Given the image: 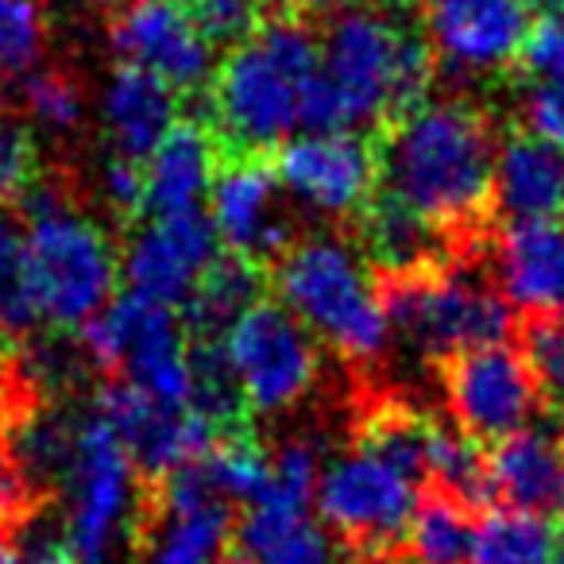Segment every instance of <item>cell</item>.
Segmentation results:
<instances>
[{"instance_id":"6da1fadb","label":"cell","mask_w":564,"mask_h":564,"mask_svg":"<svg viewBox=\"0 0 564 564\" xmlns=\"http://www.w3.org/2000/svg\"><path fill=\"white\" fill-rule=\"evenodd\" d=\"M383 189L422 213L448 240H468L495 209V135L468 101H425L379 140Z\"/></svg>"},{"instance_id":"7a4b0ae2","label":"cell","mask_w":564,"mask_h":564,"mask_svg":"<svg viewBox=\"0 0 564 564\" xmlns=\"http://www.w3.org/2000/svg\"><path fill=\"white\" fill-rule=\"evenodd\" d=\"M433 74L437 55L425 35L379 9L345 12L325 32L302 132H383L430 101Z\"/></svg>"},{"instance_id":"3957f363","label":"cell","mask_w":564,"mask_h":564,"mask_svg":"<svg viewBox=\"0 0 564 564\" xmlns=\"http://www.w3.org/2000/svg\"><path fill=\"white\" fill-rule=\"evenodd\" d=\"M322 43L302 17L263 20L251 40L228 51L209 78L213 132L225 151L267 155L302 132L306 94L317 78Z\"/></svg>"},{"instance_id":"277c9868","label":"cell","mask_w":564,"mask_h":564,"mask_svg":"<svg viewBox=\"0 0 564 564\" xmlns=\"http://www.w3.org/2000/svg\"><path fill=\"white\" fill-rule=\"evenodd\" d=\"M28 294L35 322L55 333H78L120 294V251L94 217L51 182H40L24 202Z\"/></svg>"},{"instance_id":"5b68a950","label":"cell","mask_w":564,"mask_h":564,"mask_svg":"<svg viewBox=\"0 0 564 564\" xmlns=\"http://www.w3.org/2000/svg\"><path fill=\"white\" fill-rule=\"evenodd\" d=\"M356 243L333 232L294 240L271 267L279 306L348 364H376L394 340L379 279Z\"/></svg>"},{"instance_id":"8992f818","label":"cell","mask_w":564,"mask_h":564,"mask_svg":"<svg viewBox=\"0 0 564 564\" xmlns=\"http://www.w3.org/2000/svg\"><path fill=\"white\" fill-rule=\"evenodd\" d=\"M58 487L66 499L63 545L74 564H132L140 556L148 530L140 468L94 410L78 417Z\"/></svg>"},{"instance_id":"52a82bcc","label":"cell","mask_w":564,"mask_h":564,"mask_svg":"<svg viewBox=\"0 0 564 564\" xmlns=\"http://www.w3.org/2000/svg\"><path fill=\"white\" fill-rule=\"evenodd\" d=\"M391 333L433 364L487 345H507L514 329V306L502 299L499 282L479 267L437 263L414 274L379 279Z\"/></svg>"},{"instance_id":"ba28073f","label":"cell","mask_w":564,"mask_h":564,"mask_svg":"<svg viewBox=\"0 0 564 564\" xmlns=\"http://www.w3.org/2000/svg\"><path fill=\"white\" fill-rule=\"evenodd\" d=\"M78 345L89 368L120 371V379L166 406H189L194 394L189 333L174 310L124 291L86 329H78Z\"/></svg>"},{"instance_id":"9c48e42d","label":"cell","mask_w":564,"mask_h":564,"mask_svg":"<svg viewBox=\"0 0 564 564\" xmlns=\"http://www.w3.org/2000/svg\"><path fill=\"white\" fill-rule=\"evenodd\" d=\"M422 499V479L410 476L391 456L356 441L322 468L314 510L325 530L360 549H387L402 541L406 522Z\"/></svg>"},{"instance_id":"30bf717a","label":"cell","mask_w":564,"mask_h":564,"mask_svg":"<svg viewBox=\"0 0 564 564\" xmlns=\"http://www.w3.org/2000/svg\"><path fill=\"white\" fill-rule=\"evenodd\" d=\"M220 345L248 414H282L299 406L322 376L317 337L279 302L259 299Z\"/></svg>"},{"instance_id":"8fae6325","label":"cell","mask_w":564,"mask_h":564,"mask_svg":"<svg viewBox=\"0 0 564 564\" xmlns=\"http://www.w3.org/2000/svg\"><path fill=\"white\" fill-rule=\"evenodd\" d=\"M94 414L117 433L120 445L128 448V456L140 468V476L155 479V484L174 476L178 468L197 464L225 437V430L202 417L197 410L166 406V402L143 394L128 379H105L97 387Z\"/></svg>"},{"instance_id":"7c38bea8","label":"cell","mask_w":564,"mask_h":564,"mask_svg":"<svg viewBox=\"0 0 564 564\" xmlns=\"http://www.w3.org/2000/svg\"><path fill=\"white\" fill-rule=\"evenodd\" d=\"M286 197L333 220H352L379 189V151L360 132H299L274 155Z\"/></svg>"},{"instance_id":"4fadbf2b","label":"cell","mask_w":564,"mask_h":564,"mask_svg":"<svg viewBox=\"0 0 564 564\" xmlns=\"http://www.w3.org/2000/svg\"><path fill=\"white\" fill-rule=\"evenodd\" d=\"M441 383L453 422L476 441H502L525 430L538 410V383L518 348L487 345L441 364Z\"/></svg>"},{"instance_id":"5bb4252c","label":"cell","mask_w":564,"mask_h":564,"mask_svg":"<svg viewBox=\"0 0 564 564\" xmlns=\"http://www.w3.org/2000/svg\"><path fill=\"white\" fill-rule=\"evenodd\" d=\"M220 236L209 213H174V217H143L120 251V282L135 299L182 310L194 294L197 279L220 256Z\"/></svg>"},{"instance_id":"9a60e30c","label":"cell","mask_w":564,"mask_h":564,"mask_svg":"<svg viewBox=\"0 0 564 564\" xmlns=\"http://www.w3.org/2000/svg\"><path fill=\"white\" fill-rule=\"evenodd\" d=\"M282 194L286 189L267 155L225 151L209 189V220L220 236V248L259 267H274V259L294 243Z\"/></svg>"},{"instance_id":"2e32d148","label":"cell","mask_w":564,"mask_h":564,"mask_svg":"<svg viewBox=\"0 0 564 564\" xmlns=\"http://www.w3.org/2000/svg\"><path fill=\"white\" fill-rule=\"evenodd\" d=\"M232 507L220 499L197 464L155 484L140 564H225Z\"/></svg>"},{"instance_id":"e0dca14e","label":"cell","mask_w":564,"mask_h":564,"mask_svg":"<svg viewBox=\"0 0 564 564\" xmlns=\"http://www.w3.org/2000/svg\"><path fill=\"white\" fill-rule=\"evenodd\" d=\"M109 40L120 63L155 74L178 94L213 78V47L182 0H132L112 17Z\"/></svg>"},{"instance_id":"ac0fdd59","label":"cell","mask_w":564,"mask_h":564,"mask_svg":"<svg viewBox=\"0 0 564 564\" xmlns=\"http://www.w3.org/2000/svg\"><path fill=\"white\" fill-rule=\"evenodd\" d=\"M530 28L525 0H425V40L456 74H491L518 63Z\"/></svg>"},{"instance_id":"d6986e66","label":"cell","mask_w":564,"mask_h":564,"mask_svg":"<svg viewBox=\"0 0 564 564\" xmlns=\"http://www.w3.org/2000/svg\"><path fill=\"white\" fill-rule=\"evenodd\" d=\"M495 282L502 299L530 317L564 314V225L507 220L495 240Z\"/></svg>"},{"instance_id":"ffe728a7","label":"cell","mask_w":564,"mask_h":564,"mask_svg":"<svg viewBox=\"0 0 564 564\" xmlns=\"http://www.w3.org/2000/svg\"><path fill=\"white\" fill-rule=\"evenodd\" d=\"M491 495L502 507L564 522V437L556 430H525L487 448Z\"/></svg>"},{"instance_id":"44dd1931","label":"cell","mask_w":564,"mask_h":564,"mask_svg":"<svg viewBox=\"0 0 564 564\" xmlns=\"http://www.w3.org/2000/svg\"><path fill=\"white\" fill-rule=\"evenodd\" d=\"M356 248L364 251L371 267H379V279H394V274H414L425 267L448 263L456 243L441 232L433 220L410 209L402 197L379 186L371 202L356 213Z\"/></svg>"},{"instance_id":"7402d4cb","label":"cell","mask_w":564,"mask_h":564,"mask_svg":"<svg viewBox=\"0 0 564 564\" xmlns=\"http://www.w3.org/2000/svg\"><path fill=\"white\" fill-rule=\"evenodd\" d=\"M225 143L205 120H178L159 140L148 159V213L143 217H174L197 213L209 197Z\"/></svg>"},{"instance_id":"603a6c76","label":"cell","mask_w":564,"mask_h":564,"mask_svg":"<svg viewBox=\"0 0 564 564\" xmlns=\"http://www.w3.org/2000/svg\"><path fill=\"white\" fill-rule=\"evenodd\" d=\"M174 124H178V89L140 66L120 63L101 94V128L109 155L148 163Z\"/></svg>"},{"instance_id":"cb8c5ba5","label":"cell","mask_w":564,"mask_h":564,"mask_svg":"<svg viewBox=\"0 0 564 564\" xmlns=\"http://www.w3.org/2000/svg\"><path fill=\"white\" fill-rule=\"evenodd\" d=\"M232 549L248 564H337V545L314 507L256 502L232 525Z\"/></svg>"},{"instance_id":"d4e9b609","label":"cell","mask_w":564,"mask_h":564,"mask_svg":"<svg viewBox=\"0 0 564 564\" xmlns=\"http://www.w3.org/2000/svg\"><path fill=\"white\" fill-rule=\"evenodd\" d=\"M495 209L507 220L564 217V151L518 132L495 159Z\"/></svg>"},{"instance_id":"484cf974","label":"cell","mask_w":564,"mask_h":564,"mask_svg":"<svg viewBox=\"0 0 564 564\" xmlns=\"http://www.w3.org/2000/svg\"><path fill=\"white\" fill-rule=\"evenodd\" d=\"M263 291L267 267L232 256V251H220L182 306L189 340H225V333L263 299Z\"/></svg>"},{"instance_id":"4316f807","label":"cell","mask_w":564,"mask_h":564,"mask_svg":"<svg viewBox=\"0 0 564 564\" xmlns=\"http://www.w3.org/2000/svg\"><path fill=\"white\" fill-rule=\"evenodd\" d=\"M556 525L541 514H525L514 507H495L476 522L468 564H553Z\"/></svg>"},{"instance_id":"83f0119b","label":"cell","mask_w":564,"mask_h":564,"mask_svg":"<svg viewBox=\"0 0 564 564\" xmlns=\"http://www.w3.org/2000/svg\"><path fill=\"white\" fill-rule=\"evenodd\" d=\"M425 471L437 491L453 495L464 507L491 502V464H487L484 441L464 433L460 425L430 422V445H425Z\"/></svg>"},{"instance_id":"f1b7e54d","label":"cell","mask_w":564,"mask_h":564,"mask_svg":"<svg viewBox=\"0 0 564 564\" xmlns=\"http://www.w3.org/2000/svg\"><path fill=\"white\" fill-rule=\"evenodd\" d=\"M471 533H476V522L468 518V507L456 502L453 495L433 491L417 499L406 533H402V549L410 564H468Z\"/></svg>"},{"instance_id":"f546056e","label":"cell","mask_w":564,"mask_h":564,"mask_svg":"<svg viewBox=\"0 0 564 564\" xmlns=\"http://www.w3.org/2000/svg\"><path fill=\"white\" fill-rule=\"evenodd\" d=\"M0 325L9 333L35 329V306L28 294V243L24 220L0 205Z\"/></svg>"},{"instance_id":"4dcf8cb0","label":"cell","mask_w":564,"mask_h":564,"mask_svg":"<svg viewBox=\"0 0 564 564\" xmlns=\"http://www.w3.org/2000/svg\"><path fill=\"white\" fill-rule=\"evenodd\" d=\"M43 55L40 0H0V74L28 78Z\"/></svg>"},{"instance_id":"1f68e13d","label":"cell","mask_w":564,"mask_h":564,"mask_svg":"<svg viewBox=\"0 0 564 564\" xmlns=\"http://www.w3.org/2000/svg\"><path fill=\"white\" fill-rule=\"evenodd\" d=\"M24 109L35 124L51 132H74L82 124V86L63 70H32L24 78Z\"/></svg>"},{"instance_id":"d6a6232c","label":"cell","mask_w":564,"mask_h":564,"mask_svg":"<svg viewBox=\"0 0 564 564\" xmlns=\"http://www.w3.org/2000/svg\"><path fill=\"white\" fill-rule=\"evenodd\" d=\"M197 32L209 40V47H240L243 40L263 28L267 0H182Z\"/></svg>"},{"instance_id":"836d02e7","label":"cell","mask_w":564,"mask_h":564,"mask_svg":"<svg viewBox=\"0 0 564 564\" xmlns=\"http://www.w3.org/2000/svg\"><path fill=\"white\" fill-rule=\"evenodd\" d=\"M43 182V163L28 124L0 117V205H20Z\"/></svg>"},{"instance_id":"e575fe53","label":"cell","mask_w":564,"mask_h":564,"mask_svg":"<svg viewBox=\"0 0 564 564\" xmlns=\"http://www.w3.org/2000/svg\"><path fill=\"white\" fill-rule=\"evenodd\" d=\"M522 356H525V364H530L541 399L561 406L564 402V314L533 317V322L525 325Z\"/></svg>"},{"instance_id":"d590c367","label":"cell","mask_w":564,"mask_h":564,"mask_svg":"<svg viewBox=\"0 0 564 564\" xmlns=\"http://www.w3.org/2000/svg\"><path fill=\"white\" fill-rule=\"evenodd\" d=\"M522 74L525 82H541V86H564V20H541L530 28L522 43Z\"/></svg>"},{"instance_id":"8d00e7d4","label":"cell","mask_w":564,"mask_h":564,"mask_svg":"<svg viewBox=\"0 0 564 564\" xmlns=\"http://www.w3.org/2000/svg\"><path fill=\"white\" fill-rule=\"evenodd\" d=\"M101 189L112 213L135 220L148 213V163L124 155H109L101 166Z\"/></svg>"},{"instance_id":"74e56055","label":"cell","mask_w":564,"mask_h":564,"mask_svg":"<svg viewBox=\"0 0 564 564\" xmlns=\"http://www.w3.org/2000/svg\"><path fill=\"white\" fill-rule=\"evenodd\" d=\"M522 124L541 143L564 151V86L525 82L522 89Z\"/></svg>"},{"instance_id":"f35d334b","label":"cell","mask_w":564,"mask_h":564,"mask_svg":"<svg viewBox=\"0 0 564 564\" xmlns=\"http://www.w3.org/2000/svg\"><path fill=\"white\" fill-rule=\"evenodd\" d=\"M17 387H20V352H17V345H12V333L0 325V414L12 410Z\"/></svg>"},{"instance_id":"ab89813d","label":"cell","mask_w":564,"mask_h":564,"mask_svg":"<svg viewBox=\"0 0 564 564\" xmlns=\"http://www.w3.org/2000/svg\"><path fill=\"white\" fill-rule=\"evenodd\" d=\"M291 17H302V20H317V17H345V12H356V9H368L376 0H282Z\"/></svg>"},{"instance_id":"60d3db41","label":"cell","mask_w":564,"mask_h":564,"mask_svg":"<svg viewBox=\"0 0 564 564\" xmlns=\"http://www.w3.org/2000/svg\"><path fill=\"white\" fill-rule=\"evenodd\" d=\"M0 564H28V549L0 525Z\"/></svg>"},{"instance_id":"b9f144b4","label":"cell","mask_w":564,"mask_h":564,"mask_svg":"<svg viewBox=\"0 0 564 564\" xmlns=\"http://www.w3.org/2000/svg\"><path fill=\"white\" fill-rule=\"evenodd\" d=\"M530 12H541L549 20H564V0H525Z\"/></svg>"},{"instance_id":"7bdbcfd3","label":"cell","mask_w":564,"mask_h":564,"mask_svg":"<svg viewBox=\"0 0 564 564\" xmlns=\"http://www.w3.org/2000/svg\"><path fill=\"white\" fill-rule=\"evenodd\" d=\"M553 410H556V433L564 437V402H561V406H553Z\"/></svg>"},{"instance_id":"ee69618b","label":"cell","mask_w":564,"mask_h":564,"mask_svg":"<svg viewBox=\"0 0 564 564\" xmlns=\"http://www.w3.org/2000/svg\"><path fill=\"white\" fill-rule=\"evenodd\" d=\"M101 4H109V9H117V12H120L124 4H132V0H101Z\"/></svg>"},{"instance_id":"f6af8a7d","label":"cell","mask_w":564,"mask_h":564,"mask_svg":"<svg viewBox=\"0 0 564 564\" xmlns=\"http://www.w3.org/2000/svg\"><path fill=\"white\" fill-rule=\"evenodd\" d=\"M553 564H564V538H561V545H556V561Z\"/></svg>"}]
</instances>
